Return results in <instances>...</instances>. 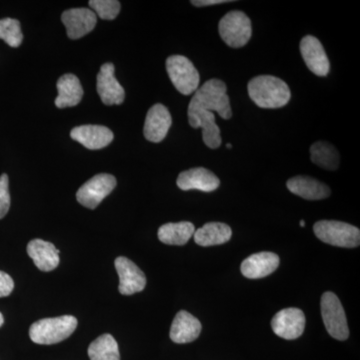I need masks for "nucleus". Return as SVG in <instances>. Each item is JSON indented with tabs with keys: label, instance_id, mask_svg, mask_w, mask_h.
<instances>
[{
	"label": "nucleus",
	"instance_id": "7ed1b4c3",
	"mask_svg": "<svg viewBox=\"0 0 360 360\" xmlns=\"http://www.w3.org/2000/svg\"><path fill=\"white\" fill-rule=\"evenodd\" d=\"M77 328V319L72 315L41 319L30 326V340L37 345H56L70 338Z\"/></svg>",
	"mask_w": 360,
	"mask_h": 360
},
{
	"label": "nucleus",
	"instance_id": "dca6fc26",
	"mask_svg": "<svg viewBox=\"0 0 360 360\" xmlns=\"http://www.w3.org/2000/svg\"><path fill=\"white\" fill-rule=\"evenodd\" d=\"M70 137L84 148L96 150L110 144L115 135L110 129L103 125H82L71 130Z\"/></svg>",
	"mask_w": 360,
	"mask_h": 360
},
{
	"label": "nucleus",
	"instance_id": "412c9836",
	"mask_svg": "<svg viewBox=\"0 0 360 360\" xmlns=\"http://www.w3.org/2000/svg\"><path fill=\"white\" fill-rule=\"evenodd\" d=\"M288 191L307 200H321L330 195V188L326 184L309 176H295L286 184Z\"/></svg>",
	"mask_w": 360,
	"mask_h": 360
},
{
	"label": "nucleus",
	"instance_id": "1a4fd4ad",
	"mask_svg": "<svg viewBox=\"0 0 360 360\" xmlns=\"http://www.w3.org/2000/svg\"><path fill=\"white\" fill-rule=\"evenodd\" d=\"M274 333L284 340H292L300 338L305 328V315L302 310L290 307L281 309L271 321Z\"/></svg>",
	"mask_w": 360,
	"mask_h": 360
},
{
	"label": "nucleus",
	"instance_id": "f257e3e1",
	"mask_svg": "<svg viewBox=\"0 0 360 360\" xmlns=\"http://www.w3.org/2000/svg\"><path fill=\"white\" fill-rule=\"evenodd\" d=\"M251 101L260 108H283L290 103V87L283 79L272 75H259L252 78L248 85Z\"/></svg>",
	"mask_w": 360,
	"mask_h": 360
},
{
	"label": "nucleus",
	"instance_id": "f03ea898",
	"mask_svg": "<svg viewBox=\"0 0 360 360\" xmlns=\"http://www.w3.org/2000/svg\"><path fill=\"white\" fill-rule=\"evenodd\" d=\"M198 110L217 111L220 117L229 120L232 116L231 103L227 96V87L222 80L210 79L196 90L187 113Z\"/></svg>",
	"mask_w": 360,
	"mask_h": 360
},
{
	"label": "nucleus",
	"instance_id": "5701e85b",
	"mask_svg": "<svg viewBox=\"0 0 360 360\" xmlns=\"http://www.w3.org/2000/svg\"><path fill=\"white\" fill-rule=\"evenodd\" d=\"M232 231L229 225L222 222H208L194 232V241L198 245H219L231 240Z\"/></svg>",
	"mask_w": 360,
	"mask_h": 360
},
{
	"label": "nucleus",
	"instance_id": "4468645a",
	"mask_svg": "<svg viewBox=\"0 0 360 360\" xmlns=\"http://www.w3.org/2000/svg\"><path fill=\"white\" fill-rule=\"evenodd\" d=\"M70 39H79L91 32L96 25V14L87 8H72L61 15Z\"/></svg>",
	"mask_w": 360,
	"mask_h": 360
},
{
	"label": "nucleus",
	"instance_id": "c85d7f7f",
	"mask_svg": "<svg viewBox=\"0 0 360 360\" xmlns=\"http://www.w3.org/2000/svg\"><path fill=\"white\" fill-rule=\"evenodd\" d=\"M9 180L7 174L0 176V219H4L11 207V194H9Z\"/></svg>",
	"mask_w": 360,
	"mask_h": 360
},
{
	"label": "nucleus",
	"instance_id": "a878e982",
	"mask_svg": "<svg viewBox=\"0 0 360 360\" xmlns=\"http://www.w3.org/2000/svg\"><path fill=\"white\" fill-rule=\"evenodd\" d=\"M90 360H120L118 345L112 335H103L90 343Z\"/></svg>",
	"mask_w": 360,
	"mask_h": 360
},
{
	"label": "nucleus",
	"instance_id": "423d86ee",
	"mask_svg": "<svg viewBox=\"0 0 360 360\" xmlns=\"http://www.w3.org/2000/svg\"><path fill=\"white\" fill-rule=\"evenodd\" d=\"M219 32L225 44L232 49H239L250 41L252 34L251 21L243 11H231L219 21Z\"/></svg>",
	"mask_w": 360,
	"mask_h": 360
},
{
	"label": "nucleus",
	"instance_id": "aec40b11",
	"mask_svg": "<svg viewBox=\"0 0 360 360\" xmlns=\"http://www.w3.org/2000/svg\"><path fill=\"white\" fill-rule=\"evenodd\" d=\"M27 253L41 271H52L58 266L59 250L51 243L33 239L28 243Z\"/></svg>",
	"mask_w": 360,
	"mask_h": 360
},
{
	"label": "nucleus",
	"instance_id": "4be33fe9",
	"mask_svg": "<svg viewBox=\"0 0 360 360\" xmlns=\"http://www.w3.org/2000/svg\"><path fill=\"white\" fill-rule=\"evenodd\" d=\"M58 96L56 99V105L58 108H72L82 101L84 89L79 79L75 75H63L59 78L58 84Z\"/></svg>",
	"mask_w": 360,
	"mask_h": 360
},
{
	"label": "nucleus",
	"instance_id": "6ab92c4d",
	"mask_svg": "<svg viewBox=\"0 0 360 360\" xmlns=\"http://www.w3.org/2000/svg\"><path fill=\"white\" fill-rule=\"evenodd\" d=\"M189 124L193 129H202L203 142L207 148L217 149L221 144L220 129L215 122V115L212 111L198 110L187 113Z\"/></svg>",
	"mask_w": 360,
	"mask_h": 360
},
{
	"label": "nucleus",
	"instance_id": "9d476101",
	"mask_svg": "<svg viewBox=\"0 0 360 360\" xmlns=\"http://www.w3.org/2000/svg\"><path fill=\"white\" fill-rule=\"evenodd\" d=\"M115 264L120 276L118 290L122 295H132L146 288V274L134 262L129 258L120 257L116 258Z\"/></svg>",
	"mask_w": 360,
	"mask_h": 360
},
{
	"label": "nucleus",
	"instance_id": "39448f33",
	"mask_svg": "<svg viewBox=\"0 0 360 360\" xmlns=\"http://www.w3.org/2000/svg\"><path fill=\"white\" fill-rule=\"evenodd\" d=\"M167 70L172 84L180 94L191 96L198 89L200 73L186 56H172L168 58Z\"/></svg>",
	"mask_w": 360,
	"mask_h": 360
},
{
	"label": "nucleus",
	"instance_id": "ddd939ff",
	"mask_svg": "<svg viewBox=\"0 0 360 360\" xmlns=\"http://www.w3.org/2000/svg\"><path fill=\"white\" fill-rule=\"evenodd\" d=\"M176 184L181 191L195 189L205 193H212L219 188L220 180L210 170L205 167H196L181 172L177 177Z\"/></svg>",
	"mask_w": 360,
	"mask_h": 360
},
{
	"label": "nucleus",
	"instance_id": "a211bd4d",
	"mask_svg": "<svg viewBox=\"0 0 360 360\" xmlns=\"http://www.w3.org/2000/svg\"><path fill=\"white\" fill-rule=\"evenodd\" d=\"M201 323L193 314L181 310L175 315L170 328V340L175 343L193 342L200 336L201 333Z\"/></svg>",
	"mask_w": 360,
	"mask_h": 360
},
{
	"label": "nucleus",
	"instance_id": "f8f14e48",
	"mask_svg": "<svg viewBox=\"0 0 360 360\" xmlns=\"http://www.w3.org/2000/svg\"><path fill=\"white\" fill-rule=\"evenodd\" d=\"M300 47L309 70L317 77H326L330 70V63L321 42L312 35H307L300 41Z\"/></svg>",
	"mask_w": 360,
	"mask_h": 360
},
{
	"label": "nucleus",
	"instance_id": "20e7f679",
	"mask_svg": "<svg viewBox=\"0 0 360 360\" xmlns=\"http://www.w3.org/2000/svg\"><path fill=\"white\" fill-rule=\"evenodd\" d=\"M314 231L317 238L328 245L345 248H355L359 246V229L345 222L321 220L314 224Z\"/></svg>",
	"mask_w": 360,
	"mask_h": 360
},
{
	"label": "nucleus",
	"instance_id": "393cba45",
	"mask_svg": "<svg viewBox=\"0 0 360 360\" xmlns=\"http://www.w3.org/2000/svg\"><path fill=\"white\" fill-rule=\"evenodd\" d=\"M310 158L317 167L326 170H336L340 167V153L328 141H317L310 148Z\"/></svg>",
	"mask_w": 360,
	"mask_h": 360
},
{
	"label": "nucleus",
	"instance_id": "cd10ccee",
	"mask_svg": "<svg viewBox=\"0 0 360 360\" xmlns=\"http://www.w3.org/2000/svg\"><path fill=\"white\" fill-rule=\"evenodd\" d=\"M89 6L96 11V14L104 20H115L120 13V2L117 0H91Z\"/></svg>",
	"mask_w": 360,
	"mask_h": 360
},
{
	"label": "nucleus",
	"instance_id": "2f4dec72",
	"mask_svg": "<svg viewBox=\"0 0 360 360\" xmlns=\"http://www.w3.org/2000/svg\"><path fill=\"white\" fill-rule=\"evenodd\" d=\"M4 315H2L1 312H0V328H1L2 324H4Z\"/></svg>",
	"mask_w": 360,
	"mask_h": 360
},
{
	"label": "nucleus",
	"instance_id": "7c9ffc66",
	"mask_svg": "<svg viewBox=\"0 0 360 360\" xmlns=\"http://www.w3.org/2000/svg\"><path fill=\"white\" fill-rule=\"evenodd\" d=\"M226 2L231 1H227V0H193L191 4H193V6L196 7H205L217 6V4H226Z\"/></svg>",
	"mask_w": 360,
	"mask_h": 360
},
{
	"label": "nucleus",
	"instance_id": "c756f323",
	"mask_svg": "<svg viewBox=\"0 0 360 360\" xmlns=\"http://www.w3.org/2000/svg\"><path fill=\"white\" fill-rule=\"evenodd\" d=\"M13 288V279L6 272L0 271V297L11 295Z\"/></svg>",
	"mask_w": 360,
	"mask_h": 360
},
{
	"label": "nucleus",
	"instance_id": "f3484780",
	"mask_svg": "<svg viewBox=\"0 0 360 360\" xmlns=\"http://www.w3.org/2000/svg\"><path fill=\"white\" fill-rule=\"evenodd\" d=\"M279 265V257L276 253L264 251L255 253L243 260L241 274L250 279L264 278L274 274Z\"/></svg>",
	"mask_w": 360,
	"mask_h": 360
},
{
	"label": "nucleus",
	"instance_id": "bb28decb",
	"mask_svg": "<svg viewBox=\"0 0 360 360\" xmlns=\"http://www.w3.org/2000/svg\"><path fill=\"white\" fill-rule=\"evenodd\" d=\"M0 39L14 49L20 47L23 40L20 21L13 18L0 20Z\"/></svg>",
	"mask_w": 360,
	"mask_h": 360
},
{
	"label": "nucleus",
	"instance_id": "473e14b6",
	"mask_svg": "<svg viewBox=\"0 0 360 360\" xmlns=\"http://www.w3.org/2000/svg\"><path fill=\"white\" fill-rule=\"evenodd\" d=\"M300 225H302V226H305V222H304V220H300Z\"/></svg>",
	"mask_w": 360,
	"mask_h": 360
},
{
	"label": "nucleus",
	"instance_id": "6e6552de",
	"mask_svg": "<svg viewBox=\"0 0 360 360\" xmlns=\"http://www.w3.org/2000/svg\"><path fill=\"white\" fill-rule=\"evenodd\" d=\"M115 186L116 179L113 175L97 174L78 189L77 201L84 207L94 210L111 193Z\"/></svg>",
	"mask_w": 360,
	"mask_h": 360
},
{
	"label": "nucleus",
	"instance_id": "b1692460",
	"mask_svg": "<svg viewBox=\"0 0 360 360\" xmlns=\"http://www.w3.org/2000/svg\"><path fill=\"white\" fill-rule=\"evenodd\" d=\"M195 227L188 221L167 224L158 229V238L168 245H184L193 238Z\"/></svg>",
	"mask_w": 360,
	"mask_h": 360
},
{
	"label": "nucleus",
	"instance_id": "2eb2a0df",
	"mask_svg": "<svg viewBox=\"0 0 360 360\" xmlns=\"http://www.w3.org/2000/svg\"><path fill=\"white\" fill-rule=\"evenodd\" d=\"M172 118L169 110L162 104L153 105L148 110L144 123L143 134L148 141L158 143L167 137L172 127Z\"/></svg>",
	"mask_w": 360,
	"mask_h": 360
},
{
	"label": "nucleus",
	"instance_id": "72a5a7b5",
	"mask_svg": "<svg viewBox=\"0 0 360 360\" xmlns=\"http://www.w3.org/2000/svg\"><path fill=\"white\" fill-rule=\"evenodd\" d=\"M226 148L229 149H231V148H232L231 144H226Z\"/></svg>",
	"mask_w": 360,
	"mask_h": 360
},
{
	"label": "nucleus",
	"instance_id": "9b49d317",
	"mask_svg": "<svg viewBox=\"0 0 360 360\" xmlns=\"http://www.w3.org/2000/svg\"><path fill=\"white\" fill-rule=\"evenodd\" d=\"M115 65L105 63L97 75L96 89L105 105H120L125 98L124 89L115 77Z\"/></svg>",
	"mask_w": 360,
	"mask_h": 360
},
{
	"label": "nucleus",
	"instance_id": "0eeeda50",
	"mask_svg": "<svg viewBox=\"0 0 360 360\" xmlns=\"http://www.w3.org/2000/svg\"><path fill=\"white\" fill-rule=\"evenodd\" d=\"M321 307L322 319L329 335L338 340H347L349 336V328L340 298L328 291L321 296Z\"/></svg>",
	"mask_w": 360,
	"mask_h": 360
}]
</instances>
